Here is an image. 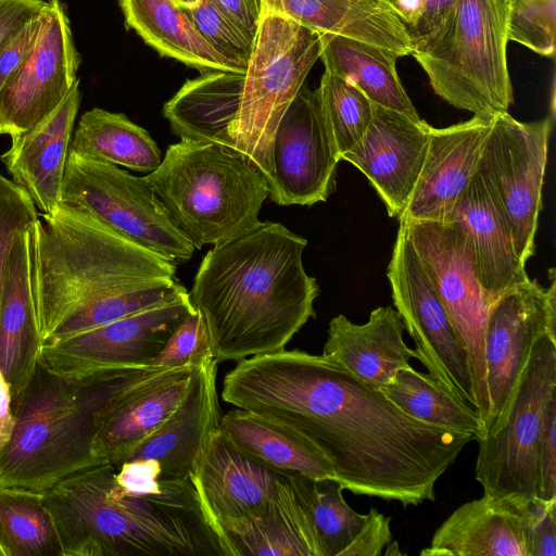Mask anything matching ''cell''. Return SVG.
I'll list each match as a JSON object with an SVG mask.
<instances>
[{
  "label": "cell",
  "instance_id": "45",
  "mask_svg": "<svg viewBox=\"0 0 556 556\" xmlns=\"http://www.w3.org/2000/svg\"><path fill=\"white\" fill-rule=\"evenodd\" d=\"M391 518L371 507L368 519L349 546L345 556H380L392 541Z\"/></svg>",
  "mask_w": 556,
  "mask_h": 556
},
{
  "label": "cell",
  "instance_id": "12",
  "mask_svg": "<svg viewBox=\"0 0 556 556\" xmlns=\"http://www.w3.org/2000/svg\"><path fill=\"white\" fill-rule=\"evenodd\" d=\"M552 126L551 116L535 122H519L508 112L494 116L478 165L525 264L535 253Z\"/></svg>",
  "mask_w": 556,
  "mask_h": 556
},
{
  "label": "cell",
  "instance_id": "51",
  "mask_svg": "<svg viewBox=\"0 0 556 556\" xmlns=\"http://www.w3.org/2000/svg\"><path fill=\"white\" fill-rule=\"evenodd\" d=\"M0 556H7L5 551L3 549L1 543H0Z\"/></svg>",
  "mask_w": 556,
  "mask_h": 556
},
{
  "label": "cell",
  "instance_id": "14",
  "mask_svg": "<svg viewBox=\"0 0 556 556\" xmlns=\"http://www.w3.org/2000/svg\"><path fill=\"white\" fill-rule=\"evenodd\" d=\"M194 307L187 290L149 309L72 337L42 343L38 362L65 379L116 367L151 365Z\"/></svg>",
  "mask_w": 556,
  "mask_h": 556
},
{
  "label": "cell",
  "instance_id": "13",
  "mask_svg": "<svg viewBox=\"0 0 556 556\" xmlns=\"http://www.w3.org/2000/svg\"><path fill=\"white\" fill-rule=\"evenodd\" d=\"M387 276L395 309L414 340L415 358L447 392L475 408L467 353L401 222Z\"/></svg>",
  "mask_w": 556,
  "mask_h": 556
},
{
  "label": "cell",
  "instance_id": "38",
  "mask_svg": "<svg viewBox=\"0 0 556 556\" xmlns=\"http://www.w3.org/2000/svg\"><path fill=\"white\" fill-rule=\"evenodd\" d=\"M204 40L222 56L247 70L253 43L212 0L184 9Z\"/></svg>",
  "mask_w": 556,
  "mask_h": 556
},
{
  "label": "cell",
  "instance_id": "8",
  "mask_svg": "<svg viewBox=\"0 0 556 556\" xmlns=\"http://www.w3.org/2000/svg\"><path fill=\"white\" fill-rule=\"evenodd\" d=\"M319 55L317 31L262 12L227 149L245 156L266 182L276 128Z\"/></svg>",
  "mask_w": 556,
  "mask_h": 556
},
{
  "label": "cell",
  "instance_id": "50",
  "mask_svg": "<svg viewBox=\"0 0 556 556\" xmlns=\"http://www.w3.org/2000/svg\"><path fill=\"white\" fill-rule=\"evenodd\" d=\"M0 135H10V136L12 135L11 129L5 124H3L1 122V119H0Z\"/></svg>",
  "mask_w": 556,
  "mask_h": 556
},
{
  "label": "cell",
  "instance_id": "7",
  "mask_svg": "<svg viewBox=\"0 0 556 556\" xmlns=\"http://www.w3.org/2000/svg\"><path fill=\"white\" fill-rule=\"evenodd\" d=\"M509 9V0H456L441 39L413 54L433 91L452 106L481 117L508 112Z\"/></svg>",
  "mask_w": 556,
  "mask_h": 556
},
{
  "label": "cell",
  "instance_id": "37",
  "mask_svg": "<svg viewBox=\"0 0 556 556\" xmlns=\"http://www.w3.org/2000/svg\"><path fill=\"white\" fill-rule=\"evenodd\" d=\"M508 41L542 56L555 54L556 0H510Z\"/></svg>",
  "mask_w": 556,
  "mask_h": 556
},
{
  "label": "cell",
  "instance_id": "28",
  "mask_svg": "<svg viewBox=\"0 0 556 556\" xmlns=\"http://www.w3.org/2000/svg\"><path fill=\"white\" fill-rule=\"evenodd\" d=\"M194 367L186 366L114 407L92 440L91 453L96 464H121L153 434L182 401Z\"/></svg>",
  "mask_w": 556,
  "mask_h": 556
},
{
  "label": "cell",
  "instance_id": "15",
  "mask_svg": "<svg viewBox=\"0 0 556 556\" xmlns=\"http://www.w3.org/2000/svg\"><path fill=\"white\" fill-rule=\"evenodd\" d=\"M549 278L548 288L535 279H529L506 292L491 306L484 346L490 402L486 433H495L503 426L508 405L536 340L544 333L556 334L554 268L549 269Z\"/></svg>",
  "mask_w": 556,
  "mask_h": 556
},
{
  "label": "cell",
  "instance_id": "40",
  "mask_svg": "<svg viewBox=\"0 0 556 556\" xmlns=\"http://www.w3.org/2000/svg\"><path fill=\"white\" fill-rule=\"evenodd\" d=\"M37 219L31 198L0 173V293L11 251Z\"/></svg>",
  "mask_w": 556,
  "mask_h": 556
},
{
  "label": "cell",
  "instance_id": "29",
  "mask_svg": "<svg viewBox=\"0 0 556 556\" xmlns=\"http://www.w3.org/2000/svg\"><path fill=\"white\" fill-rule=\"evenodd\" d=\"M125 25L160 55L172 58L202 73L244 74L247 70L217 53L200 35L174 0H118Z\"/></svg>",
  "mask_w": 556,
  "mask_h": 556
},
{
  "label": "cell",
  "instance_id": "32",
  "mask_svg": "<svg viewBox=\"0 0 556 556\" xmlns=\"http://www.w3.org/2000/svg\"><path fill=\"white\" fill-rule=\"evenodd\" d=\"M70 151L98 162L150 174L161 164V151L150 134L125 114L93 108L73 134Z\"/></svg>",
  "mask_w": 556,
  "mask_h": 556
},
{
  "label": "cell",
  "instance_id": "48",
  "mask_svg": "<svg viewBox=\"0 0 556 556\" xmlns=\"http://www.w3.org/2000/svg\"><path fill=\"white\" fill-rule=\"evenodd\" d=\"M13 427L11 389L0 370V452L10 440Z\"/></svg>",
  "mask_w": 556,
  "mask_h": 556
},
{
  "label": "cell",
  "instance_id": "44",
  "mask_svg": "<svg viewBox=\"0 0 556 556\" xmlns=\"http://www.w3.org/2000/svg\"><path fill=\"white\" fill-rule=\"evenodd\" d=\"M41 13L0 47V91L30 53L40 30Z\"/></svg>",
  "mask_w": 556,
  "mask_h": 556
},
{
  "label": "cell",
  "instance_id": "3",
  "mask_svg": "<svg viewBox=\"0 0 556 556\" xmlns=\"http://www.w3.org/2000/svg\"><path fill=\"white\" fill-rule=\"evenodd\" d=\"M31 285L43 343L149 309L186 289L177 263L59 204L30 228Z\"/></svg>",
  "mask_w": 556,
  "mask_h": 556
},
{
  "label": "cell",
  "instance_id": "2",
  "mask_svg": "<svg viewBox=\"0 0 556 556\" xmlns=\"http://www.w3.org/2000/svg\"><path fill=\"white\" fill-rule=\"evenodd\" d=\"M41 497L62 556H233L193 480H162L151 460L93 465Z\"/></svg>",
  "mask_w": 556,
  "mask_h": 556
},
{
  "label": "cell",
  "instance_id": "20",
  "mask_svg": "<svg viewBox=\"0 0 556 556\" xmlns=\"http://www.w3.org/2000/svg\"><path fill=\"white\" fill-rule=\"evenodd\" d=\"M217 366L218 361L213 356L194 367L178 407L124 462L152 460L162 480L192 479L201 452L220 420Z\"/></svg>",
  "mask_w": 556,
  "mask_h": 556
},
{
  "label": "cell",
  "instance_id": "39",
  "mask_svg": "<svg viewBox=\"0 0 556 556\" xmlns=\"http://www.w3.org/2000/svg\"><path fill=\"white\" fill-rule=\"evenodd\" d=\"M456 0H401L400 13L412 43V55L433 47L445 33Z\"/></svg>",
  "mask_w": 556,
  "mask_h": 556
},
{
  "label": "cell",
  "instance_id": "49",
  "mask_svg": "<svg viewBox=\"0 0 556 556\" xmlns=\"http://www.w3.org/2000/svg\"><path fill=\"white\" fill-rule=\"evenodd\" d=\"M180 8L189 9L198 5L201 0H174Z\"/></svg>",
  "mask_w": 556,
  "mask_h": 556
},
{
  "label": "cell",
  "instance_id": "22",
  "mask_svg": "<svg viewBox=\"0 0 556 556\" xmlns=\"http://www.w3.org/2000/svg\"><path fill=\"white\" fill-rule=\"evenodd\" d=\"M288 473L242 453L217 427L201 452L192 480L205 509L218 525L260 507Z\"/></svg>",
  "mask_w": 556,
  "mask_h": 556
},
{
  "label": "cell",
  "instance_id": "19",
  "mask_svg": "<svg viewBox=\"0 0 556 556\" xmlns=\"http://www.w3.org/2000/svg\"><path fill=\"white\" fill-rule=\"evenodd\" d=\"M493 118L473 115L448 127L430 126L424 165L399 220L447 219L478 169Z\"/></svg>",
  "mask_w": 556,
  "mask_h": 556
},
{
  "label": "cell",
  "instance_id": "10",
  "mask_svg": "<svg viewBox=\"0 0 556 556\" xmlns=\"http://www.w3.org/2000/svg\"><path fill=\"white\" fill-rule=\"evenodd\" d=\"M443 303L465 349L472 380L476 410L488 430L490 402L485 380V331L489 300L477 279L471 245L455 222L400 220Z\"/></svg>",
  "mask_w": 556,
  "mask_h": 556
},
{
  "label": "cell",
  "instance_id": "35",
  "mask_svg": "<svg viewBox=\"0 0 556 556\" xmlns=\"http://www.w3.org/2000/svg\"><path fill=\"white\" fill-rule=\"evenodd\" d=\"M0 543L7 556H62L40 494L0 490Z\"/></svg>",
  "mask_w": 556,
  "mask_h": 556
},
{
  "label": "cell",
  "instance_id": "6",
  "mask_svg": "<svg viewBox=\"0 0 556 556\" xmlns=\"http://www.w3.org/2000/svg\"><path fill=\"white\" fill-rule=\"evenodd\" d=\"M144 178L197 250L256 227L269 192L264 175L245 156L189 139L168 146L159 167Z\"/></svg>",
  "mask_w": 556,
  "mask_h": 556
},
{
  "label": "cell",
  "instance_id": "36",
  "mask_svg": "<svg viewBox=\"0 0 556 556\" xmlns=\"http://www.w3.org/2000/svg\"><path fill=\"white\" fill-rule=\"evenodd\" d=\"M316 93L341 160L363 139L372 117V102L357 87L327 71Z\"/></svg>",
  "mask_w": 556,
  "mask_h": 556
},
{
  "label": "cell",
  "instance_id": "43",
  "mask_svg": "<svg viewBox=\"0 0 556 556\" xmlns=\"http://www.w3.org/2000/svg\"><path fill=\"white\" fill-rule=\"evenodd\" d=\"M528 556H556V500L526 504Z\"/></svg>",
  "mask_w": 556,
  "mask_h": 556
},
{
  "label": "cell",
  "instance_id": "46",
  "mask_svg": "<svg viewBox=\"0 0 556 556\" xmlns=\"http://www.w3.org/2000/svg\"><path fill=\"white\" fill-rule=\"evenodd\" d=\"M45 0H0V47L46 7Z\"/></svg>",
  "mask_w": 556,
  "mask_h": 556
},
{
  "label": "cell",
  "instance_id": "23",
  "mask_svg": "<svg viewBox=\"0 0 556 556\" xmlns=\"http://www.w3.org/2000/svg\"><path fill=\"white\" fill-rule=\"evenodd\" d=\"M445 222L457 223L467 233L477 279L491 302L530 279L507 220L478 169Z\"/></svg>",
  "mask_w": 556,
  "mask_h": 556
},
{
  "label": "cell",
  "instance_id": "18",
  "mask_svg": "<svg viewBox=\"0 0 556 556\" xmlns=\"http://www.w3.org/2000/svg\"><path fill=\"white\" fill-rule=\"evenodd\" d=\"M430 125L372 103V117L361 142L341 160L370 181L390 217L400 218L421 172Z\"/></svg>",
  "mask_w": 556,
  "mask_h": 556
},
{
  "label": "cell",
  "instance_id": "41",
  "mask_svg": "<svg viewBox=\"0 0 556 556\" xmlns=\"http://www.w3.org/2000/svg\"><path fill=\"white\" fill-rule=\"evenodd\" d=\"M213 356L205 321L194 308L174 330L151 365L164 368L198 366Z\"/></svg>",
  "mask_w": 556,
  "mask_h": 556
},
{
  "label": "cell",
  "instance_id": "52",
  "mask_svg": "<svg viewBox=\"0 0 556 556\" xmlns=\"http://www.w3.org/2000/svg\"><path fill=\"white\" fill-rule=\"evenodd\" d=\"M392 4L395 7L401 0H390Z\"/></svg>",
  "mask_w": 556,
  "mask_h": 556
},
{
  "label": "cell",
  "instance_id": "34",
  "mask_svg": "<svg viewBox=\"0 0 556 556\" xmlns=\"http://www.w3.org/2000/svg\"><path fill=\"white\" fill-rule=\"evenodd\" d=\"M296 495L316 532L323 556H345L368 519L345 502L337 479H313L292 472Z\"/></svg>",
  "mask_w": 556,
  "mask_h": 556
},
{
  "label": "cell",
  "instance_id": "24",
  "mask_svg": "<svg viewBox=\"0 0 556 556\" xmlns=\"http://www.w3.org/2000/svg\"><path fill=\"white\" fill-rule=\"evenodd\" d=\"M526 504L483 494L456 508L421 556H528Z\"/></svg>",
  "mask_w": 556,
  "mask_h": 556
},
{
  "label": "cell",
  "instance_id": "11",
  "mask_svg": "<svg viewBox=\"0 0 556 556\" xmlns=\"http://www.w3.org/2000/svg\"><path fill=\"white\" fill-rule=\"evenodd\" d=\"M555 387L556 334L544 333L532 348L503 426L477 441L476 479L483 494L520 503L536 497V442L544 406Z\"/></svg>",
  "mask_w": 556,
  "mask_h": 556
},
{
  "label": "cell",
  "instance_id": "27",
  "mask_svg": "<svg viewBox=\"0 0 556 556\" xmlns=\"http://www.w3.org/2000/svg\"><path fill=\"white\" fill-rule=\"evenodd\" d=\"M30 228L11 251L0 293V370L12 397L33 376L43 343L33 294Z\"/></svg>",
  "mask_w": 556,
  "mask_h": 556
},
{
  "label": "cell",
  "instance_id": "1",
  "mask_svg": "<svg viewBox=\"0 0 556 556\" xmlns=\"http://www.w3.org/2000/svg\"><path fill=\"white\" fill-rule=\"evenodd\" d=\"M222 397L309 440L343 490L403 507L434 501L438 480L473 440L406 415L331 358L301 350L239 361Z\"/></svg>",
  "mask_w": 556,
  "mask_h": 556
},
{
  "label": "cell",
  "instance_id": "33",
  "mask_svg": "<svg viewBox=\"0 0 556 556\" xmlns=\"http://www.w3.org/2000/svg\"><path fill=\"white\" fill-rule=\"evenodd\" d=\"M380 392L403 413L427 425L469 434L476 441L486 433L472 406L447 392L430 374L412 366L399 370Z\"/></svg>",
  "mask_w": 556,
  "mask_h": 556
},
{
  "label": "cell",
  "instance_id": "4",
  "mask_svg": "<svg viewBox=\"0 0 556 556\" xmlns=\"http://www.w3.org/2000/svg\"><path fill=\"white\" fill-rule=\"evenodd\" d=\"M306 245L267 220L205 254L188 293L218 363L280 351L316 316L320 290L303 266Z\"/></svg>",
  "mask_w": 556,
  "mask_h": 556
},
{
  "label": "cell",
  "instance_id": "25",
  "mask_svg": "<svg viewBox=\"0 0 556 556\" xmlns=\"http://www.w3.org/2000/svg\"><path fill=\"white\" fill-rule=\"evenodd\" d=\"M404 331L399 313L391 306L375 308L363 325L338 315L329 323L321 354L381 391L415 358L414 350L404 341Z\"/></svg>",
  "mask_w": 556,
  "mask_h": 556
},
{
  "label": "cell",
  "instance_id": "21",
  "mask_svg": "<svg viewBox=\"0 0 556 556\" xmlns=\"http://www.w3.org/2000/svg\"><path fill=\"white\" fill-rule=\"evenodd\" d=\"M79 103L77 80L53 112L33 128L12 136L11 147L0 156L13 181L42 213L60 204Z\"/></svg>",
  "mask_w": 556,
  "mask_h": 556
},
{
  "label": "cell",
  "instance_id": "31",
  "mask_svg": "<svg viewBox=\"0 0 556 556\" xmlns=\"http://www.w3.org/2000/svg\"><path fill=\"white\" fill-rule=\"evenodd\" d=\"M319 35V58L327 72L357 87L372 103L421 119L396 72L397 54L352 38Z\"/></svg>",
  "mask_w": 556,
  "mask_h": 556
},
{
  "label": "cell",
  "instance_id": "17",
  "mask_svg": "<svg viewBox=\"0 0 556 556\" xmlns=\"http://www.w3.org/2000/svg\"><path fill=\"white\" fill-rule=\"evenodd\" d=\"M80 56L60 0H48L36 42L0 91V119L12 136L26 131L53 112L77 79Z\"/></svg>",
  "mask_w": 556,
  "mask_h": 556
},
{
  "label": "cell",
  "instance_id": "42",
  "mask_svg": "<svg viewBox=\"0 0 556 556\" xmlns=\"http://www.w3.org/2000/svg\"><path fill=\"white\" fill-rule=\"evenodd\" d=\"M536 497L556 500V387L547 396L535 450Z\"/></svg>",
  "mask_w": 556,
  "mask_h": 556
},
{
  "label": "cell",
  "instance_id": "9",
  "mask_svg": "<svg viewBox=\"0 0 556 556\" xmlns=\"http://www.w3.org/2000/svg\"><path fill=\"white\" fill-rule=\"evenodd\" d=\"M60 203L94 217L129 241L176 263L190 260L195 250L144 176L131 175L117 165L70 151Z\"/></svg>",
  "mask_w": 556,
  "mask_h": 556
},
{
  "label": "cell",
  "instance_id": "16",
  "mask_svg": "<svg viewBox=\"0 0 556 556\" xmlns=\"http://www.w3.org/2000/svg\"><path fill=\"white\" fill-rule=\"evenodd\" d=\"M339 161L316 90L303 85L273 138L269 199L283 206L325 202L336 190Z\"/></svg>",
  "mask_w": 556,
  "mask_h": 556
},
{
  "label": "cell",
  "instance_id": "53",
  "mask_svg": "<svg viewBox=\"0 0 556 556\" xmlns=\"http://www.w3.org/2000/svg\"><path fill=\"white\" fill-rule=\"evenodd\" d=\"M510 1V0H509Z\"/></svg>",
  "mask_w": 556,
  "mask_h": 556
},
{
  "label": "cell",
  "instance_id": "47",
  "mask_svg": "<svg viewBox=\"0 0 556 556\" xmlns=\"http://www.w3.org/2000/svg\"><path fill=\"white\" fill-rule=\"evenodd\" d=\"M253 43L261 21L262 0H212Z\"/></svg>",
  "mask_w": 556,
  "mask_h": 556
},
{
  "label": "cell",
  "instance_id": "5",
  "mask_svg": "<svg viewBox=\"0 0 556 556\" xmlns=\"http://www.w3.org/2000/svg\"><path fill=\"white\" fill-rule=\"evenodd\" d=\"M184 367L106 368L71 380L38 362L27 384L12 397L14 427L0 452V490L41 495L97 465L91 444L105 416Z\"/></svg>",
  "mask_w": 556,
  "mask_h": 556
},
{
  "label": "cell",
  "instance_id": "26",
  "mask_svg": "<svg viewBox=\"0 0 556 556\" xmlns=\"http://www.w3.org/2000/svg\"><path fill=\"white\" fill-rule=\"evenodd\" d=\"M291 473L250 514L218 522L233 556H323Z\"/></svg>",
  "mask_w": 556,
  "mask_h": 556
},
{
  "label": "cell",
  "instance_id": "30",
  "mask_svg": "<svg viewBox=\"0 0 556 556\" xmlns=\"http://www.w3.org/2000/svg\"><path fill=\"white\" fill-rule=\"evenodd\" d=\"M218 428L242 453L266 466L313 479H337L315 444L275 420L236 408L220 416Z\"/></svg>",
  "mask_w": 556,
  "mask_h": 556
}]
</instances>
